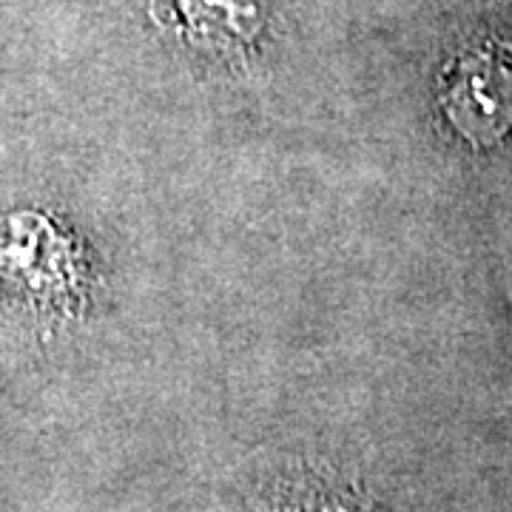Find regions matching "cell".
Masks as SVG:
<instances>
[{
  "label": "cell",
  "mask_w": 512,
  "mask_h": 512,
  "mask_svg": "<svg viewBox=\"0 0 512 512\" xmlns=\"http://www.w3.org/2000/svg\"><path fill=\"white\" fill-rule=\"evenodd\" d=\"M441 109L473 146L504 140L512 128V55L487 43L461 55L441 77Z\"/></svg>",
  "instance_id": "1"
},
{
  "label": "cell",
  "mask_w": 512,
  "mask_h": 512,
  "mask_svg": "<svg viewBox=\"0 0 512 512\" xmlns=\"http://www.w3.org/2000/svg\"><path fill=\"white\" fill-rule=\"evenodd\" d=\"M279 512H365L362 507L350 504L345 498L336 495H305L299 501H293L288 507H282Z\"/></svg>",
  "instance_id": "2"
}]
</instances>
